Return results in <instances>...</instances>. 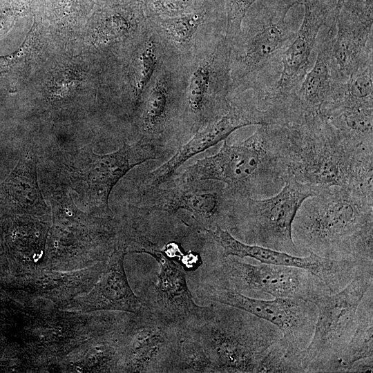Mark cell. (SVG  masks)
Returning <instances> with one entry per match:
<instances>
[{
  "instance_id": "1",
  "label": "cell",
  "mask_w": 373,
  "mask_h": 373,
  "mask_svg": "<svg viewBox=\"0 0 373 373\" xmlns=\"http://www.w3.org/2000/svg\"><path fill=\"white\" fill-rule=\"evenodd\" d=\"M274 144L285 182L292 179L318 191L333 186L372 194V144L342 136L323 116L277 125Z\"/></svg>"
},
{
  "instance_id": "2",
  "label": "cell",
  "mask_w": 373,
  "mask_h": 373,
  "mask_svg": "<svg viewBox=\"0 0 373 373\" xmlns=\"http://www.w3.org/2000/svg\"><path fill=\"white\" fill-rule=\"evenodd\" d=\"M372 200V195L338 186L306 198L291 230L301 256L373 265Z\"/></svg>"
},
{
  "instance_id": "3",
  "label": "cell",
  "mask_w": 373,
  "mask_h": 373,
  "mask_svg": "<svg viewBox=\"0 0 373 373\" xmlns=\"http://www.w3.org/2000/svg\"><path fill=\"white\" fill-rule=\"evenodd\" d=\"M191 326L214 372H304V354L291 349L281 331L245 310L216 303Z\"/></svg>"
},
{
  "instance_id": "4",
  "label": "cell",
  "mask_w": 373,
  "mask_h": 373,
  "mask_svg": "<svg viewBox=\"0 0 373 373\" xmlns=\"http://www.w3.org/2000/svg\"><path fill=\"white\" fill-rule=\"evenodd\" d=\"M298 5L301 0H258L249 9L230 43L231 94L264 93L274 85L283 53L296 33L288 14Z\"/></svg>"
},
{
  "instance_id": "5",
  "label": "cell",
  "mask_w": 373,
  "mask_h": 373,
  "mask_svg": "<svg viewBox=\"0 0 373 373\" xmlns=\"http://www.w3.org/2000/svg\"><path fill=\"white\" fill-rule=\"evenodd\" d=\"M220 181L230 198L275 194L285 181L274 144L271 125L258 126L245 140L229 144L216 154L197 160L182 173L180 182Z\"/></svg>"
},
{
  "instance_id": "6",
  "label": "cell",
  "mask_w": 373,
  "mask_h": 373,
  "mask_svg": "<svg viewBox=\"0 0 373 373\" xmlns=\"http://www.w3.org/2000/svg\"><path fill=\"white\" fill-rule=\"evenodd\" d=\"M230 43L216 32L179 55L181 122L194 133L221 117L232 93Z\"/></svg>"
},
{
  "instance_id": "7",
  "label": "cell",
  "mask_w": 373,
  "mask_h": 373,
  "mask_svg": "<svg viewBox=\"0 0 373 373\" xmlns=\"http://www.w3.org/2000/svg\"><path fill=\"white\" fill-rule=\"evenodd\" d=\"M157 157L154 142L144 138L102 155L95 153L93 146H84L65 154L61 173L89 213L110 216L108 200L116 184L133 167Z\"/></svg>"
},
{
  "instance_id": "8",
  "label": "cell",
  "mask_w": 373,
  "mask_h": 373,
  "mask_svg": "<svg viewBox=\"0 0 373 373\" xmlns=\"http://www.w3.org/2000/svg\"><path fill=\"white\" fill-rule=\"evenodd\" d=\"M317 192L312 186L288 179L269 198H231L229 225L245 243L302 256L292 239V224L303 202Z\"/></svg>"
},
{
  "instance_id": "9",
  "label": "cell",
  "mask_w": 373,
  "mask_h": 373,
  "mask_svg": "<svg viewBox=\"0 0 373 373\" xmlns=\"http://www.w3.org/2000/svg\"><path fill=\"white\" fill-rule=\"evenodd\" d=\"M372 287L373 274H365L341 290L312 300L318 314L312 338L305 352L304 372H333L356 330L359 304Z\"/></svg>"
},
{
  "instance_id": "10",
  "label": "cell",
  "mask_w": 373,
  "mask_h": 373,
  "mask_svg": "<svg viewBox=\"0 0 373 373\" xmlns=\"http://www.w3.org/2000/svg\"><path fill=\"white\" fill-rule=\"evenodd\" d=\"M204 283L258 299L292 298L312 301L331 293L323 280L307 269L262 262L251 265L236 256L222 254Z\"/></svg>"
},
{
  "instance_id": "11",
  "label": "cell",
  "mask_w": 373,
  "mask_h": 373,
  "mask_svg": "<svg viewBox=\"0 0 373 373\" xmlns=\"http://www.w3.org/2000/svg\"><path fill=\"white\" fill-rule=\"evenodd\" d=\"M208 300L245 310L277 327L293 350L305 353L315 329L317 308L312 301L292 298L258 299L235 291L203 283Z\"/></svg>"
},
{
  "instance_id": "12",
  "label": "cell",
  "mask_w": 373,
  "mask_h": 373,
  "mask_svg": "<svg viewBox=\"0 0 373 373\" xmlns=\"http://www.w3.org/2000/svg\"><path fill=\"white\" fill-rule=\"evenodd\" d=\"M124 332L122 372H172L180 327L147 308Z\"/></svg>"
},
{
  "instance_id": "13",
  "label": "cell",
  "mask_w": 373,
  "mask_h": 373,
  "mask_svg": "<svg viewBox=\"0 0 373 373\" xmlns=\"http://www.w3.org/2000/svg\"><path fill=\"white\" fill-rule=\"evenodd\" d=\"M220 248L223 256L240 258L249 257L260 262L307 269L323 280L331 293L343 289L355 278L373 273V265L358 262L336 260L322 258L313 254L299 256L261 246L241 242L227 229L217 225L206 229Z\"/></svg>"
},
{
  "instance_id": "14",
  "label": "cell",
  "mask_w": 373,
  "mask_h": 373,
  "mask_svg": "<svg viewBox=\"0 0 373 373\" xmlns=\"http://www.w3.org/2000/svg\"><path fill=\"white\" fill-rule=\"evenodd\" d=\"M267 111L245 93L231 95L227 111L218 119L194 133L193 137L166 162L149 172L143 182L146 191L160 186L189 159L215 146L235 131L251 125H269Z\"/></svg>"
},
{
  "instance_id": "15",
  "label": "cell",
  "mask_w": 373,
  "mask_h": 373,
  "mask_svg": "<svg viewBox=\"0 0 373 373\" xmlns=\"http://www.w3.org/2000/svg\"><path fill=\"white\" fill-rule=\"evenodd\" d=\"M336 0H302L305 13L292 41L283 52L279 77L262 95L270 106L285 109L294 97L308 72L311 54L321 28L332 15Z\"/></svg>"
},
{
  "instance_id": "16",
  "label": "cell",
  "mask_w": 373,
  "mask_h": 373,
  "mask_svg": "<svg viewBox=\"0 0 373 373\" xmlns=\"http://www.w3.org/2000/svg\"><path fill=\"white\" fill-rule=\"evenodd\" d=\"M135 253L151 256L160 266L156 282L149 286L146 298L141 300L149 310L180 327L193 326L204 319L210 306L200 307L194 302L181 265L146 241Z\"/></svg>"
},
{
  "instance_id": "17",
  "label": "cell",
  "mask_w": 373,
  "mask_h": 373,
  "mask_svg": "<svg viewBox=\"0 0 373 373\" xmlns=\"http://www.w3.org/2000/svg\"><path fill=\"white\" fill-rule=\"evenodd\" d=\"M326 27L327 32L319 44L313 67L306 73L289 106L292 124L305 118L325 117L329 108L341 98L345 81L341 77L331 55L336 23Z\"/></svg>"
},
{
  "instance_id": "18",
  "label": "cell",
  "mask_w": 373,
  "mask_h": 373,
  "mask_svg": "<svg viewBox=\"0 0 373 373\" xmlns=\"http://www.w3.org/2000/svg\"><path fill=\"white\" fill-rule=\"evenodd\" d=\"M142 137L154 142L180 119L179 55L170 51L157 67L140 101Z\"/></svg>"
},
{
  "instance_id": "19",
  "label": "cell",
  "mask_w": 373,
  "mask_h": 373,
  "mask_svg": "<svg viewBox=\"0 0 373 373\" xmlns=\"http://www.w3.org/2000/svg\"><path fill=\"white\" fill-rule=\"evenodd\" d=\"M128 247L126 243L115 247L91 289L70 298L60 309L80 313L106 310L138 314L144 311L146 307L132 290L126 275L124 260Z\"/></svg>"
},
{
  "instance_id": "20",
  "label": "cell",
  "mask_w": 373,
  "mask_h": 373,
  "mask_svg": "<svg viewBox=\"0 0 373 373\" xmlns=\"http://www.w3.org/2000/svg\"><path fill=\"white\" fill-rule=\"evenodd\" d=\"M180 182V186L158 189L147 201L146 208L173 214L185 210L193 215L204 229L219 225L227 229L231 209V199L224 189L220 191L192 188Z\"/></svg>"
},
{
  "instance_id": "21",
  "label": "cell",
  "mask_w": 373,
  "mask_h": 373,
  "mask_svg": "<svg viewBox=\"0 0 373 373\" xmlns=\"http://www.w3.org/2000/svg\"><path fill=\"white\" fill-rule=\"evenodd\" d=\"M167 48L181 56L189 53L206 37L226 28L224 0H211L180 15L149 18Z\"/></svg>"
},
{
  "instance_id": "22",
  "label": "cell",
  "mask_w": 373,
  "mask_h": 373,
  "mask_svg": "<svg viewBox=\"0 0 373 373\" xmlns=\"http://www.w3.org/2000/svg\"><path fill=\"white\" fill-rule=\"evenodd\" d=\"M373 26L338 14L331 55L336 70L346 82L372 61Z\"/></svg>"
},
{
  "instance_id": "23",
  "label": "cell",
  "mask_w": 373,
  "mask_h": 373,
  "mask_svg": "<svg viewBox=\"0 0 373 373\" xmlns=\"http://www.w3.org/2000/svg\"><path fill=\"white\" fill-rule=\"evenodd\" d=\"M0 204L21 215L42 218L49 214L37 179V160L23 157L0 185Z\"/></svg>"
},
{
  "instance_id": "24",
  "label": "cell",
  "mask_w": 373,
  "mask_h": 373,
  "mask_svg": "<svg viewBox=\"0 0 373 373\" xmlns=\"http://www.w3.org/2000/svg\"><path fill=\"white\" fill-rule=\"evenodd\" d=\"M373 287L365 294L358 309L354 334L338 359L333 372H368L373 367Z\"/></svg>"
},
{
  "instance_id": "25",
  "label": "cell",
  "mask_w": 373,
  "mask_h": 373,
  "mask_svg": "<svg viewBox=\"0 0 373 373\" xmlns=\"http://www.w3.org/2000/svg\"><path fill=\"white\" fill-rule=\"evenodd\" d=\"M325 117L344 137L358 143H372L373 104L339 102Z\"/></svg>"
},
{
  "instance_id": "26",
  "label": "cell",
  "mask_w": 373,
  "mask_h": 373,
  "mask_svg": "<svg viewBox=\"0 0 373 373\" xmlns=\"http://www.w3.org/2000/svg\"><path fill=\"white\" fill-rule=\"evenodd\" d=\"M172 372H214L205 348L192 327L181 329Z\"/></svg>"
},
{
  "instance_id": "27",
  "label": "cell",
  "mask_w": 373,
  "mask_h": 373,
  "mask_svg": "<svg viewBox=\"0 0 373 373\" xmlns=\"http://www.w3.org/2000/svg\"><path fill=\"white\" fill-rule=\"evenodd\" d=\"M373 60L358 70L344 84L343 95L337 102L372 104Z\"/></svg>"
},
{
  "instance_id": "28",
  "label": "cell",
  "mask_w": 373,
  "mask_h": 373,
  "mask_svg": "<svg viewBox=\"0 0 373 373\" xmlns=\"http://www.w3.org/2000/svg\"><path fill=\"white\" fill-rule=\"evenodd\" d=\"M148 18H164L193 11L211 0H140Z\"/></svg>"
},
{
  "instance_id": "29",
  "label": "cell",
  "mask_w": 373,
  "mask_h": 373,
  "mask_svg": "<svg viewBox=\"0 0 373 373\" xmlns=\"http://www.w3.org/2000/svg\"><path fill=\"white\" fill-rule=\"evenodd\" d=\"M258 0H224L226 12L225 37L231 43L240 33L242 20Z\"/></svg>"
},
{
  "instance_id": "30",
  "label": "cell",
  "mask_w": 373,
  "mask_h": 373,
  "mask_svg": "<svg viewBox=\"0 0 373 373\" xmlns=\"http://www.w3.org/2000/svg\"><path fill=\"white\" fill-rule=\"evenodd\" d=\"M372 10L373 0H344L339 13L349 18L372 25Z\"/></svg>"
},
{
  "instance_id": "31",
  "label": "cell",
  "mask_w": 373,
  "mask_h": 373,
  "mask_svg": "<svg viewBox=\"0 0 373 373\" xmlns=\"http://www.w3.org/2000/svg\"><path fill=\"white\" fill-rule=\"evenodd\" d=\"M14 61L13 56H0V73L7 71Z\"/></svg>"
},
{
  "instance_id": "32",
  "label": "cell",
  "mask_w": 373,
  "mask_h": 373,
  "mask_svg": "<svg viewBox=\"0 0 373 373\" xmlns=\"http://www.w3.org/2000/svg\"><path fill=\"white\" fill-rule=\"evenodd\" d=\"M343 2H344V0H336V6H335L334 13H333L334 17L336 19L343 4Z\"/></svg>"
},
{
  "instance_id": "33",
  "label": "cell",
  "mask_w": 373,
  "mask_h": 373,
  "mask_svg": "<svg viewBox=\"0 0 373 373\" xmlns=\"http://www.w3.org/2000/svg\"><path fill=\"white\" fill-rule=\"evenodd\" d=\"M302 1V0H301Z\"/></svg>"
}]
</instances>
